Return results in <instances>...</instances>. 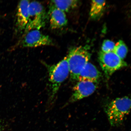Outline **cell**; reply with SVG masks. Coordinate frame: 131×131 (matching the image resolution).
<instances>
[{
	"label": "cell",
	"instance_id": "cell-1",
	"mask_svg": "<svg viewBox=\"0 0 131 131\" xmlns=\"http://www.w3.org/2000/svg\"><path fill=\"white\" fill-rule=\"evenodd\" d=\"M49 78V101L53 103L62 83L70 73L67 57L57 64L48 66Z\"/></svg>",
	"mask_w": 131,
	"mask_h": 131
},
{
	"label": "cell",
	"instance_id": "cell-2",
	"mask_svg": "<svg viewBox=\"0 0 131 131\" xmlns=\"http://www.w3.org/2000/svg\"><path fill=\"white\" fill-rule=\"evenodd\" d=\"M85 47L80 46L70 49L67 57L71 80H78L79 73L91 57Z\"/></svg>",
	"mask_w": 131,
	"mask_h": 131
},
{
	"label": "cell",
	"instance_id": "cell-3",
	"mask_svg": "<svg viewBox=\"0 0 131 131\" xmlns=\"http://www.w3.org/2000/svg\"><path fill=\"white\" fill-rule=\"evenodd\" d=\"M131 100L128 96L117 98L111 101L106 108V112L111 126H118L130 112Z\"/></svg>",
	"mask_w": 131,
	"mask_h": 131
},
{
	"label": "cell",
	"instance_id": "cell-4",
	"mask_svg": "<svg viewBox=\"0 0 131 131\" xmlns=\"http://www.w3.org/2000/svg\"><path fill=\"white\" fill-rule=\"evenodd\" d=\"M29 20L25 32L33 29H40L45 27L47 16L43 6L37 1L29 3Z\"/></svg>",
	"mask_w": 131,
	"mask_h": 131
},
{
	"label": "cell",
	"instance_id": "cell-5",
	"mask_svg": "<svg viewBox=\"0 0 131 131\" xmlns=\"http://www.w3.org/2000/svg\"><path fill=\"white\" fill-rule=\"evenodd\" d=\"M98 59L106 77L109 78L115 72L127 66L126 63L113 52L105 53L100 51Z\"/></svg>",
	"mask_w": 131,
	"mask_h": 131
},
{
	"label": "cell",
	"instance_id": "cell-6",
	"mask_svg": "<svg viewBox=\"0 0 131 131\" xmlns=\"http://www.w3.org/2000/svg\"><path fill=\"white\" fill-rule=\"evenodd\" d=\"M26 33L22 41L23 47H34L53 45V41L50 38L42 34L38 29H33Z\"/></svg>",
	"mask_w": 131,
	"mask_h": 131
},
{
	"label": "cell",
	"instance_id": "cell-7",
	"mask_svg": "<svg viewBox=\"0 0 131 131\" xmlns=\"http://www.w3.org/2000/svg\"><path fill=\"white\" fill-rule=\"evenodd\" d=\"M97 83L88 81H79L73 88V92L69 100L73 102L93 94L97 88Z\"/></svg>",
	"mask_w": 131,
	"mask_h": 131
},
{
	"label": "cell",
	"instance_id": "cell-8",
	"mask_svg": "<svg viewBox=\"0 0 131 131\" xmlns=\"http://www.w3.org/2000/svg\"><path fill=\"white\" fill-rule=\"evenodd\" d=\"M28 1H22L18 4L16 15V26L18 32L25 31L29 20Z\"/></svg>",
	"mask_w": 131,
	"mask_h": 131
},
{
	"label": "cell",
	"instance_id": "cell-9",
	"mask_svg": "<svg viewBox=\"0 0 131 131\" xmlns=\"http://www.w3.org/2000/svg\"><path fill=\"white\" fill-rule=\"evenodd\" d=\"M48 14L50 26L52 29L61 28L68 24V20L65 13L51 4L49 8Z\"/></svg>",
	"mask_w": 131,
	"mask_h": 131
},
{
	"label": "cell",
	"instance_id": "cell-10",
	"mask_svg": "<svg viewBox=\"0 0 131 131\" xmlns=\"http://www.w3.org/2000/svg\"><path fill=\"white\" fill-rule=\"evenodd\" d=\"M101 76L96 67L88 62L81 70L79 75V81H88L97 83Z\"/></svg>",
	"mask_w": 131,
	"mask_h": 131
},
{
	"label": "cell",
	"instance_id": "cell-11",
	"mask_svg": "<svg viewBox=\"0 0 131 131\" xmlns=\"http://www.w3.org/2000/svg\"><path fill=\"white\" fill-rule=\"evenodd\" d=\"M106 2L105 1H92L90 16L94 20L99 19L102 16L104 11Z\"/></svg>",
	"mask_w": 131,
	"mask_h": 131
},
{
	"label": "cell",
	"instance_id": "cell-12",
	"mask_svg": "<svg viewBox=\"0 0 131 131\" xmlns=\"http://www.w3.org/2000/svg\"><path fill=\"white\" fill-rule=\"evenodd\" d=\"M78 2V1L75 0L52 1L51 4L64 12H68L70 9L77 7Z\"/></svg>",
	"mask_w": 131,
	"mask_h": 131
},
{
	"label": "cell",
	"instance_id": "cell-13",
	"mask_svg": "<svg viewBox=\"0 0 131 131\" xmlns=\"http://www.w3.org/2000/svg\"><path fill=\"white\" fill-rule=\"evenodd\" d=\"M128 51L125 43L122 40H119L115 45L113 52L123 60L126 56Z\"/></svg>",
	"mask_w": 131,
	"mask_h": 131
},
{
	"label": "cell",
	"instance_id": "cell-14",
	"mask_svg": "<svg viewBox=\"0 0 131 131\" xmlns=\"http://www.w3.org/2000/svg\"><path fill=\"white\" fill-rule=\"evenodd\" d=\"M115 45L112 41L108 40H104L103 43L101 51L105 53L113 52Z\"/></svg>",
	"mask_w": 131,
	"mask_h": 131
}]
</instances>
